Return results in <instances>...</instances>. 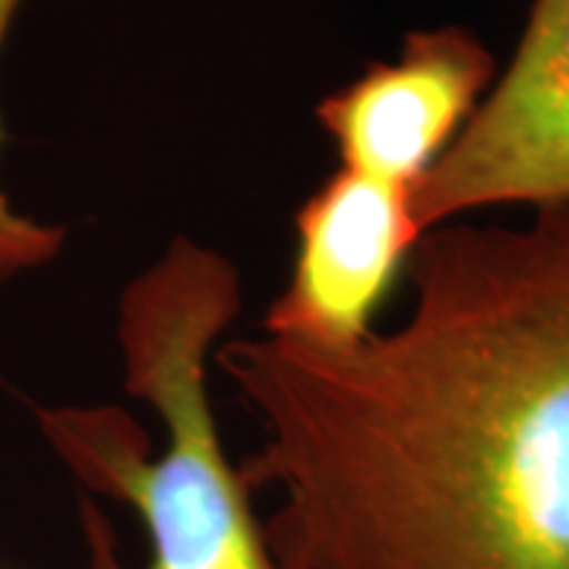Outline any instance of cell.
<instances>
[{"label":"cell","mask_w":569,"mask_h":569,"mask_svg":"<svg viewBox=\"0 0 569 569\" xmlns=\"http://www.w3.org/2000/svg\"><path fill=\"white\" fill-rule=\"evenodd\" d=\"M569 203V0H531L507 70L415 187L421 231L500 206Z\"/></svg>","instance_id":"3"},{"label":"cell","mask_w":569,"mask_h":569,"mask_svg":"<svg viewBox=\"0 0 569 569\" xmlns=\"http://www.w3.org/2000/svg\"><path fill=\"white\" fill-rule=\"evenodd\" d=\"M402 323L346 351L224 339L238 462L284 569H569V203L427 228Z\"/></svg>","instance_id":"1"},{"label":"cell","mask_w":569,"mask_h":569,"mask_svg":"<svg viewBox=\"0 0 569 569\" xmlns=\"http://www.w3.org/2000/svg\"><path fill=\"white\" fill-rule=\"evenodd\" d=\"M20 7L22 0H0V51L7 44ZM0 142H3V123H0ZM63 247H67V228L41 222L17 209L0 183V282H13L20 276L51 266L63 253Z\"/></svg>","instance_id":"6"},{"label":"cell","mask_w":569,"mask_h":569,"mask_svg":"<svg viewBox=\"0 0 569 569\" xmlns=\"http://www.w3.org/2000/svg\"><path fill=\"white\" fill-rule=\"evenodd\" d=\"M488 44L466 26L411 29L377 61L320 99L313 118L339 168L415 190L462 133L497 80Z\"/></svg>","instance_id":"5"},{"label":"cell","mask_w":569,"mask_h":569,"mask_svg":"<svg viewBox=\"0 0 569 569\" xmlns=\"http://www.w3.org/2000/svg\"><path fill=\"white\" fill-rule=\"evenodd\" d=\"M244 305L238 263L174 234L118 298L123 389L156 411L162 449L121 406L36 408L86 493V569H284L228 459L209 367Z\"/></svg>","instance_id":"2"},{"label":"cell","mask_w":569,"mask_h":569,"mask_svg":"<svg viewBox=\"0 0 569 569\" xmlns=\"http://www.w3.org/2000/svg\"><path fill=\"white\" fill-rule=\"evenodd\" d=\"M415 190L336 168L295 212V260L260 336L346 351L377 332V313L425 234Z\"/></svg>","instance_id":"4"}]
</instances>
